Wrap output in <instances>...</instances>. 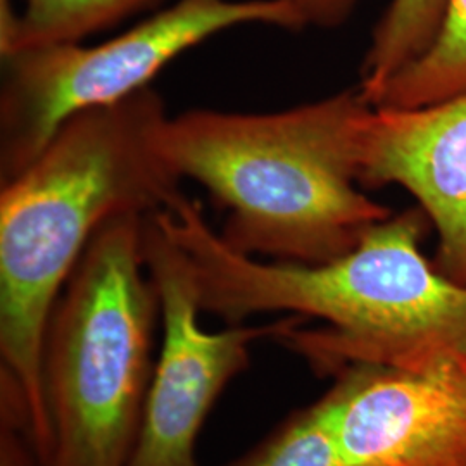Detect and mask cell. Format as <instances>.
<instances>
[{"label": "cell", "mask_w": 466, "mask_h": 466, "mask_svg": "<svg viewBox=\"0 0 466 466\" xmlns=\"http://www.w3.org/2000/svg\"><path fill=\"white\" fill-rule=\"evenodd\" d=\"M317 410L344 466H466L458 356L423 370L350 365Z\"/></svg>", "instance_id": "7"}, {"label": "cell", "mask_w": 466, "mask_h": 466, "mask_svg": "<svg viewBox=\"0 0 466 466\" xmlns=\"http://www.w3.org/2000/svg\"><path fill=\"white\" fill-rule=\"evenodd\" d=\"M240 25L304 28L287 0H177L97 46L49 44L4 54L2 182L30 165L69 117L132 97L178 56Z\"/></svg>", "instance_id": "5"}, {"label": "cell", "mask_w": 466, "mask_h": 466, "mask_svg": "<svg viewBox=\"0 0 466 466\" xmlns=\"http://www.w3.org/2000/svg\"><path fill=\"white\" fill-rule=\"evenodd\" d=\"M144 259L159 298L163 346L128 466H198L196 441L218 396L248 367L250 344L275 339L290 317L206 332L192 269L156 213L146 218Z\"/></svg>", "instance_id": "6"}, {"label": "cell", "mask_w": 466, "mask_h": 466, "mask_svg": "<svg viewBox=\"0 0 466 466\" xmlns=\"http://www.w3.org/2000/svg\"><path fill=\"white\" fill-rule=\"evenodd\" d=\"M228 466H344L317 406L290 415L254 450Z\"/></svg>", "instance_id": "12"}, {"label": "cell", "mask_w": 466, "mask_h": 466, "mask_svg": "<svg viewBox=\"0 0 466 466\" xmlns=\"http://www.w3.org/2000/svg\"><path fill=\"white\" fill-rule=\"evenodd\" d=\"M167 106L154 88L69 117L0 194V410L21 421L42 466L52 446L44 394L50 315L100 227L184 198L163 150Z\"/></svg>", "instance_id": "2"}, {"label": "cell", "mask_w": 466, "mask_h": 466, "mask_svg": "<svg viewBox=\"0 0 466 466\" xmlns=\"http://www.w3.org/2000/svg\"><path fill=\"white\" fill-rule=\"evenodd\" d=\"M448 0H390L368 46L360 88L373 104L404 67L423 57L441 32Z\"/></svg>", "instance_id": "10"}, {"label": "cell", "mask_w": 466, "mask_h": 466, "mask_svg": "<svg viewBox=\"0 0 466 466\" xmlns=\"http://www.w3.org/2000/svg\"><path fill=\"white\" fill-rule=\"evenodd\" d=\"M17 13L0 0V54L49 44L82 42L157 0H23Z\"/></svg>", "instance_id": "9"}, {"label": "cell", "mask_w": 466, "mask_h": 466, "mask_svg": "<svg viewBox=\"0 0 466 466\" xmlns=\"http://www.w3.org/2000/svg\"><path fill=\"white\" fill-rule=\"evenodd\" d=\"M156 218L187 258L202 311L230 325L294 313L275 339L317 371L363 363L423 370L466 350V287L423 256L432 221L420 206L392 213L354 249L321 265L237 252L188 198Z\"/></svg>", "instance_id": "1"}, {"label": "cell", "mask_w": 466, "mask_h": 466, "mask_svg": "<svg viewBox=\"0 0 466 466\" xmlns=\"http://www.w3.org/2000/svg\"><path fill=\"white\" fill-rule=\"evenodd\" d=\"M0 466H42L30 435L11 418L2 417Z\"/></svg>", "instance_id": "14"}, {"label": "cell", "mask_w": 466, "mask_h": 466, "mask_svg": "<svg viewBox=\"0 0 466 466\" xmlns=\"http://www.w3.org/2000/svg\"><path fill=\"white\" fill-rule=\"evenodd\" d=\"M458 367L463 371V375L466 377V350H463L460 356H458Z\"/></svg>", "instance_id": "15"}, {"label": "cell", "mask_w": 466, "mask_h": 466, "mask_svg": "<svg viewBox=\"0 0 466 466\" xmlns=\"http://www.w3.org/2000/svg\"><path fill=\"white\" fill-rule=\"evenodd\" d=\"M299 15L302 26L337 28L344 25L360 0H287Z\"/></svg>", "instance_id": "13"}, {"label": "cell", "mask_w": 466, "mask_h": 466, "mask_svg": "<svg viewBox=\"0 0 466 466\" xmlns=\"http://www.w3.org/2000/svg\"><path fill=\"white\" fill-rule=\"evenodd\" d=\"M360 185H400L439 235L433 267L466 287V94L425 107L371 106L358 132Z\"/></svg>", "instance_id": "8"}, {"label": "cell", "mask_w": 466, "mask_h": 466, "mask_svg": "<svg viewBox=\"0 0 466 466\" xmlns=\"http://www.w3.org/2000/svg\"><path fill=\"white\" fill-rule=\"evenodd\" d=\"M142 213L109 218L50 315L44 394L46 466H128L140 433L159 298L146 277Z\"/></svg>", "instance_id": "4"}, {"label": "cell", "mask_w": 466, "mask_h": 466, "mask_svg": "<svg viewBox=\"0 0 466 466\" xmlns=\"http://www.w3.org/2000/svg\"><path fill=\"white\" fill-rule=\"evenodd\" d=\"M361 88L277 113L192 109L167 117L163 150L225 211L237 252L321 265L354 249L392 215L360 185Z\"/></svg>", "instance_id": "3"}, {"label": "cell", "mask_w": 466, "mask_h": 466, "mask_svg": "<svg viewBox=\"0 0 466 466\" xmlns=\"http://www.w3.org/2000/svg\"><path fill=\"white\" fill-rule=\"evenodd\" d=\"M466 94V0H448L431 50L404 67L371 106L425 107Z\"/></svg>", "instance_id": "11"}]
</instances>
